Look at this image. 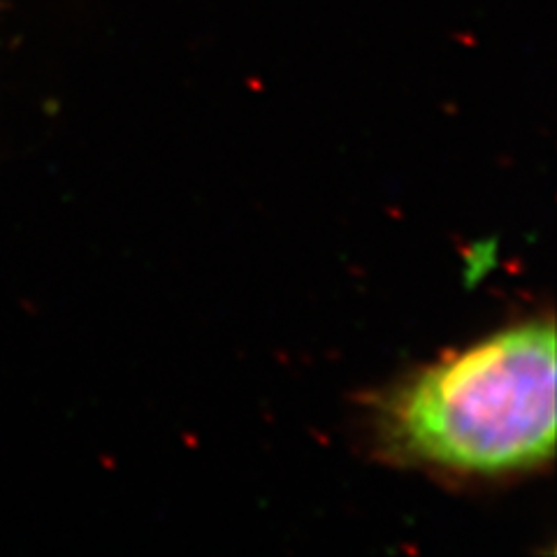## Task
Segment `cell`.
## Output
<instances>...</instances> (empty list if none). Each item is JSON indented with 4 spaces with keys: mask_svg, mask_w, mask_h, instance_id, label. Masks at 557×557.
Masks as SVG:
<instances>
[{
    "mask_svg": "<svg viewBox=\"0 0 557 557\" xmlns=\"http://www.w3.org/2000/svg\"><path fill=\"white\" fill-rule=\"evenodd\" d=\"M403 456L460 474H509L555 448V327L530 321L434 364L383 418Z\"/></svg>",
    "mask_w": 557,
    "mask_h": 557,
    "instance_id": "obj_1",
    "label": "cell"
}]
</instances>
